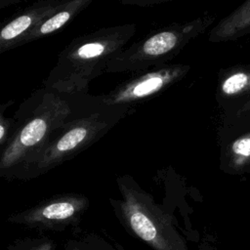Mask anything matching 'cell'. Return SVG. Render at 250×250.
Returning <instances> with one entry per match:
<instances>
[{
	"label": "cell",
	"instance_id": "6da1fadb",
	"mask_svg": "<svg viewBox=\"0 0 250 250\" xmlns=\"http://www.w3.org/2000/svg\"><path fill=\"white\" fill-rule=\"evenodd\" d=\"M97 102V96L88 92L70 94L46 86L32 93L13 115L15 130L1 148L0 175L14 178L40 153L58 128Z\"/></svg>",
	"mask_w": 250,
	"mask_h": 250
},
{
	"label": "cell",
	"instance_id": "7a4b0ae2",
	"mask_svg": "<svg viewBox=\"0 0 250 250\" xmlns=\"http://www.w3.org/2000/svg\"><path fill=\"white\" fill-rule=\"evenodd\" d=\"M136 29V24L125 23L101 27L74 38L60 53L44 86L70 94L88 92L90 82L105 71Z\"/></svg>",
	"mask_w": 250,
	"mask_h": 250
},
{
	"label": "cell",
	"instance_id": "3957f363",
	"mask_svg": "<svg viewBox=\"0 0 250 250\" xmlns=\"http://www.w3.org/2000/svg\"><path fill=\"white\" fill-rule=\"evenodd\" d=\"M97 98L95 104L58 128L40 153L14 178L33 179L71 159L94 145L132 111L127 106L104 104Z\"/></svg>",
	"mask_w": 250,
	"mask_h": 250
},
{
	"label": "cell",
	"instance_id": "277c9868",
	"mask_svg": "<svg viewBox=\"0 0 250 250\" xmlns=\"http://www.w3.org/2000/svg\"><path fill=\"white\" fill-rule=\"evenodd\" d=\"M214 21L213 16L203 15L157 28L113 57L105 72L134 73L163 65L180 54L191 40L204 33Z\"/></svg>",
	"mask_w": 250,
	"mask_h": 250
},
{
	"label": "cell",
	"instance_id": "5b68a950",
	"mask_svg": "<svg viewBox=\"0 0 250 250\" xmlns=\"http://www.w3.org/2000/svg\"><path fill=\"white\" fill-rule=\"evenodd\" d=\"M122 200L117 201L126 227L154 250H188L176 231L172 219L152 199L127 177L117 181Z\"/></svg>",
	"mask_w": 250,
	"mask_h": 250
},
{
	"label": "cell",
	"instance_id": "8992f818",
	"mask_svg": "<svg viewBox=\"0 0 250 250\" xmlns=\"http://www.w3.org/2000/svg\"><path fill=\"white\" fill-rule=\"evenodd\" d=\"M189 70V64L165 63L134 72L133 76L110 92L98 97L104 104L127 106L133 110V106L155 97L180 82Z\"/></svg>",
	"mask_w": 250,
	"mask_h": 250
},
{
	"label": "cell",
	"instance_id": "52a82bcc",
	"mask_svg": "<svg viewBox=\"0 0 250 250\" xmlns=\"http://www.w3.org/2000/svg\"><path fill=\"white\" fill-rule=\"evenodd\" d=\"M88 206L89 200L82 194H62L16 213L8 221L30 229L61 230L77 224Z\"/></svg>",
	"mask_w": 250,
	"mask_h": 250
},
{
	"label": "cell",
	"instance_id": "ba28073f",
	"mask_svg": "<svg viewBox=\"0 0 250 250\" xmlns=\"http://www.w3.org/2000/svg\"><path fill=\"white\" fill-rule=\"evenodd\" d=\"M68 0H37L15 13L0 30V54L23 45L27 35Z\"/></svg>",
	"mask_w": 250,
	"mask_h": 250
},
{
	"label": "cell",
	"instance_id": "9c48e42d",
	"mask_svg": "<svg viewBox=\"0 0 250 250\" xmlns=\"http://www.w3.org/2000/svg\"><path fill=\"white\" fill-rule=\"evenodd\" d=\"M220 167L229 175L250 173V131L223 140Z\"/></svg>",
	"mask_w": 250,
	"mask_h": 250
},
{
	"label": "cell",
	"instance_id": "30bf717a",
	"mask_svg": "<svg viewBox=\"0 0 250 250\" xmlns=\"http://www.w3.org/2000/svg\"><path fill=\"white\" fill-rule=\"evenodd\" d=\"M250 32V0H245L236 9L222 19L209 32L212 43L235 40Z\"/></svg>",
	"mask_w": 250,
	"mask_h": 250
},
{
	"label": "cell",
	"instance_id": "8fae6325",
	"mask_svg": "<svg viewBox=\"0 0 250 250\" xmlns=\"http://www.w3.org/2000/svg\"><path fill=\"white\" fill-rule=\"evenodd\" d=\"M94 0H68L55 13L40 22L25 38L23 44L50 36L66 26Z\"/></svg>",
	"mask_w": 250,
	"mask_h": 250
},
{
	"label": "cell",
	"instance_id": "7c38bea8",
	"mask_svg": "<svg viewBox=\"0 0 250 250\" xmlns=\"http://www.w3.org/2000/svg\"><path fill=\"white\" fill-rule=\"evenodd\" d=\"M250 93V65H238L221 71L216 97L222 105Z\"/></svg>",
	"mask_w": 250,
	"mask_h": 250
},
{
	"label": "cell",
	"instance_id": "4fadbf2b",
	"mask_svg": "<svg viewBox=\"0 0 250 250\" xmlns=\"http://www.w3.org/2000/svg\"><path fill=\"white\" fill-rule=\"evenodd\" d=\"M13 104V101L2 104L0 105V147L3 148L10 139L13 136L15 130V119L14 117H7L4 114V111L10 104Z\"/></svg>",
	"mask_w": 250,
	"mask_h": 250
},
{
	"label": "cell",
	"instance_id": "5bb4252c",
	"mask_svg": "<svg viewBox=\"0 0 250 250\" xmlns=\"http://www.w3.org/2000/svg\"><path fill=\"white\" fill-rule=\"evenodd\" d=\"M55 242L49 238L24 239L14 245L10 250H54Z\"/></svg>",
	"mask_w": 250,
	"mask_h": 250
},
{
	"label": "cell",
	"instance_id": "9a60e30c",
	"mask_svg": "<svg viewBox=\"0 0 250 250\" xmlns=\"http://www.w3.org/2000/svg\"><path fill=\"white\" fill-rule=\"evenodd\" d=\"M235 118L241 123L250 124V98L235 111Z\"/></svg>",
	"mask_w": 250,
	"mask_h": 250
},
{
	"label": "cell",
	"instance_id": "2e32d148",
	"mask_svg": "<svg viewBox=\"0 0 250 250\" xmlns=\"http://www.w3.org/2000/svg\"><path fill=\"white\" fill-rule=\"evenodd\" d=\"M124 5H131V6H140V7H149L153 5H158L161 3L169 2L172 0H120Z\"/></svg>",
	"mask_w": 250,
	"mask_h": 250
},
{
	"label": "cell",
	"instance_id": "e0dca14e",
	"mask_svg": "<svg viewBox=\"0 0 250 250\" xmlns=\"http://www.w3.org/2000/svg\"><path fill=\"white\" fill-rule=\"evenodd\" d=\"M21 1H24V0H0V9H4L14 4H18Z\"/></svg>",
	"mask_w": 250,
	"mask_h": 250
},
{
	"label": "cell",
	"instance_id": "ac0fdd59",
	"mask_svg": "<svg viewBox=\"0 0 250 250\" xmlns=\"http://www.w3.org/2000/svg\"><path fill=\"white\" fill-rule=\"evenodd\" d=\"M70 250H84V249H82V248H80L79 246H76V245H74V244H72L71 246H70Z\"/></svg>",
	"mask_w": 250,
	"mask_h": 250
},
{
	"label": "cell",
	"instance_id": "d6986e66",
	"mask_svg": "<svg viewBox=\"0 0 250 250\" xmlns=\"http://www.w3.org/2000/svg\"><path fill=\"white\" fill-rule=\"evenodd\" d=\"M102 250H104V249H103V248H102Z\"/></svg>",
	"mask_w": 250,
	"mask_h": 250
}]
</instances>
